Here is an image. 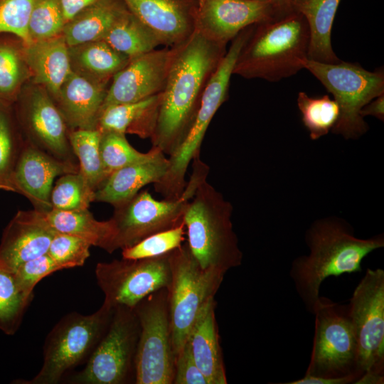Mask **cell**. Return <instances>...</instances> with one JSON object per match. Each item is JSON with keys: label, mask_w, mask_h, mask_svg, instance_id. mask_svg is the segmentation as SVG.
I'll use <instances>...</instances> for the list:
<instances>
[{"label": "cell", "mask_w": 384, "mask_h": 384, "mask_svg": "<svg viewBox=\"0 0 384 384\" xmlns=\"http://www.w3.org/2000/svg\"><path fill=\"white\" fill-rule=\"evenodd\" d=\"M226 45L198 32L177 46L161 92L152 147L170 156L178 148L197 113L203 90L223 57Z\"/></svg>", "instance_id": "cell-1"}, {"label": "cell", "mask_w": 384, "mask_h": 384, "mask_svg": "<svg viewBox=\"0 0 384 384\" xmlns=\"http://www.w3.org/2000/svg\"><path fill=\"white\" fill-rule=\"evenodd\" d=\"M309 254L297 257L289 275L306 309L313 314L320 295V287L329 277L361 271V262L370 253L384 247L378 235L362 239L341 220H318L306 233Z\"/></svg>", "instance_id": "cell-2"}, {"label": "cell", "mask_w": 384, "mask_h": 384, "mask_svg": "<svg viewBox=\"0 0 384 384\" xmlns=\"http://www.w3.org/2000/svg\"><path fill=\"white\" fill-rule=\"evenodd\" d=\"M309 45L306 21L291 6L252 26L237 58L233 75L270 82L291 77L304 69Z\"/></svg>", "instance_id": "cell-3"}, {"label": "cell", "mask_w": 384, "mask_h": 384, "mask_svg": "<svg viewBox=\"0 0 384 384\" xmlns=\"http://www.w3.org/2000/svg\"><path fill=\"white\" fill-rule=\"evenodd\" d=\"M233 206L207 180L183 215L188 250L201 269L223 276L239 267L242 253L231 221Z\"/></svg>", "instance_id": "cell-4"}, {"label": "cell", "mask_w": 384, "mask_h": 384, "mask_svg": "<svg viewBox=\"0 0 384 384\" xmlns=\"http://www.w3.org/2000/svg\"><path fill=\"white\" fill-rule=\"evenodd\" d=\"M252 26L241 31L232 41L217 68L209 79L201 97L197 113L183 141L169 156L165 175L154 183V190L164 199L181 196L187 181L186 174L190 164L200 155L201 144L212 119L228 96L233 69L240 51L247 39Z\"/></svg>", "instance_id": "cell-5"}, {"label": "cell", "mask_w": 384, "mask_h": 384, "mask_svg": "<svg viewBox=\"0 0 384 384\" xmlns=\"http://www.w3.org/2000/svg\"><path fill=\"white\" fill-rule=\"evenodd\" d=\"M312 314L314 334L304 376L284 384H338L339 378H360L356 341L347 307L320 296Z\"/></svg>", "instance_id": "cell-6"}, {"label": "cell", "mask_w": 384, "mask_h": 384, "mask_svg": "<svg viewBox=\"0 0 384 384\" xmlns=\"http://www.w3.org/2000/svg\"><path fill=\"white\" fill-rule=\"evenodd\" d=\"M209 172V166L198 155L192 161V172L179 198L158 201L144 190L115 207L110 218L115 234L110 253L131 247L149 235L181 224L186 206L199 185L207 180Z\"/></svg>", "instance_id": "cell-7"}, {"label": "cell", "mask_w": 384, "mask_h": 384, "mask_svg": "<svg viewBox=\"0 0 384 384\" xmlns=\"http://www.w3.org/2000/svg\"><path fill=\"white\" fill-rule=\"evenodd\" d=\"M303 68L318 79L338 104L340 115L333 133L346 139L365 134L368 125L360 112L370 100L384 94L383 68L369 71L357 63H326L308 58Z\"/></svg>", "instance_id": "cell-8"}, {"label": "cell", "mask_w": 384, "mask_h": 384, "mask_svg": "<svg viewBox=\"0 0 384 384\" xmlns=\"http://www.w3.org/2000/svg\"><path fill=\"white\" fill-rule=\"evenodd\" d=\"M356 341L358 369L355 384L384 383V270L368 268L347 306Z\"/></svg>", "instance_id": "cell-9"}, {"label": "cell", "mask_w": 384, "mask_h": 384, "mask_svg": "<svg viewBox=\"0 0 384 384\" xmlns=\"http://www.w3.org/2000/svg\"><path fill=\"white\" fill-rule=\"evenodd\" d=\"M114 309L102 304L95 312L82 315L71 312L48 333L43 345V362L39 372L24 384H56L66 372L88 358L111 319Z\"/></svg>", "instance_id": "cell-10"}, {"label": "cell", "mask_w": 384, "mask_h": 384, "mask_svg": "<svg viewBox=\"0 0 384 384\" xmlns=\"http://www.w3.org/2000/svg\"><path fill=\"white\" fill-rule=\"evenodd\" d=\"M169 263L167 299L176 358L198 314L208 300L215 297L225 276L201 269L186 243L169 253Z\"/></svg>", "instance_id": "cell-11"}, {"label": "cell", "mask_w": 384, "mask_h": 384, "mask_svg": "<svg viewBox=\"0 0 384 384\" xmlns=\"http://www.w3.org/2000/svg\"><path fill=\"white\" fill-rule=\"evenodd\" d=\"M134 310L139 325L134 358L136 384H173L175 356L172 347L167 289L142 299Z\"/></svg>", "instance_id": "cell-12"}, {"label": "cell", "mask_w": 384, "mask_h": 384, "mask_svg": "<svg viewBox=\"0 0 384 384\" xmlns=\"http://www.w3.org/2000/svg\"><path fill=\"white\" fill-rule=\"evenodd\" d=\"M139 325L134 309H114L108 326L85 367L70 380L75 384H124L134 381Z\"/></svg>", "instance_id": "cell-13"}, {"label": "cell", "mask_w": 384, "mask_h": 384, "mask_svg": "<svg viewBox=\"0 0 384 384\" xmlns=\"http://www.w3.org/2000/svg\"><path fill=\"white\" fill-rule=\"evenodd\" d=\"M169 253L152 258H122L97 263L95 274L105 295L103 303L112 309H134L148 295L167 288L171 281Z\"/></svg>", "instance_id": "cell-14"}, {"label": "cell", "mask_w": 384, "mask_h": 384, "mask_svg": "<svg viewBox=\"0 0 384 384\" xmlns=\"http://www.w3.org/2000/svg\"><path fill=\"white\" fill-rule=\"evenodd\" d=\"M291 6L267 0H198L195 30L226 45L245 28L267 21Z\"/></svg>", "instance_id": "cell-15"}, {"label": "cell", "mask_w": 384, "mask_h": 384, "mask_svg": "<svg viewBox=\"0 0 384 384\" xmlns=\"http://www.w3.org/2000/svg\"><path fill=\"white\" fill-rule=\"evenodd\" d=\"M176 48H156L129 60L112 78L101 111L110 105L138 102L161 93Z\"/></svg>", "instance_id": "cell-16"}, {"label": "cell", "mask_w": 384, "mask_h": 384, "mask_svg": "<svg viewBox=\"0 0 384 384\" xmlns=\"http://www.w3.org/2000/svg\"><path fill=\"white\" fill-rule=\"evenodd\" d=\"M78 170L72 161L27 146L20 151L13 172L14 192L28 198L36 210L46 212L52 209L50 195L55 177Z\"/></svg>", "instance_id": "cell-17"}, {"label": "cell", "mask_w": 384, "mask_h": 384, "mask_svg": "<svg viewBox=\"0 0 384 384\" xmlns=\"http://www.w3.org/2000/svg\"><path fill=\"white\" fill-rule=\"evenodd\" d=\"M56 233L43 212L18 210L3 231L0 265L14 272L22 263L47 253Z\"/></svg>", "instance_id": "cell-18"}, {"label": "cell", "mask_w": 384, "mask_h": 384, "mask_svg": "<svg viewBox=\"0 0 384 384\" xmlns=\"http://www.w3.org/2000/svg\"><path fill=\"white\" fill-rule=\"evenodd\" d=\"M164 47L185 42L194 32L198 0H122Z\"/></svg>", "instance_id": "cell-19"}, {"label": "cell", "mask_w": 384, "mask_h": 384, "mask_svg": "<svg viewBox=\"0 0 384 384\" xmlns=\"http://www.w3.org/2000/svg\"><path fill=\"white\" fill-rule=\"evenodd\" d=\"M108 81L71 70L56 97L58 109L70 126L77 129H97Z\"/></svg>", "instance_id": "cell-20"}, {"label": "cell", "mask_w": 384, "mask_h": 384, "mask_svg": "<svg viewBox=\"0 0 384 384\" xmlns=\"http://www.w3.org/2000/svg\"><path fill=\"white\" fill-rule=\"evenodd\" d=\"M215 307L216 302L213 297L198 314L185 344L209 384H227Z\"/></svg>", "instance_id": "cell-21"}, {"label": "cell", "mask_w": 384, "mask_h": 384, "mask_svg": "<svg viewBox=\"0 0 384 384\" xmlns=\"http://www.w3.org/2000/svg\"><path fill=\"white\" fill-rule=\"evenodd\" d=\"M24 111L30 131L45 151L59 159L72 161L73 151L65 120L47 94L35 91L25 105Z\"/></svg>", "instance_id": "cell-22"}, {"label": "cell", "mask_w": 384, "mask_h": 384, "mask_svg": "<svg viewBox=\"0 0 384 384\" xmlns=\"http://www.w3.org/2000/svg\"><path fill=\"white\" fill-rule=\"evenodd\" d=\"M168 166V158L161 153L152 159L120 168L95 191V201L117 207L134 197L144 186L159 182Z\"/></svg>", "instance_id": "cell-23"}, {"label": "cell", "mask_w": 384, "mask_h": 384, "mask_svg": "<svg viewBox=\"0 0 384 384\" xmlns=\"http://www.w3.org/2000/svg\"><path fill=\"white\" fill-rule=\"evenodd\" d=\"M26 60L36 81L57 97L72 70L70 50L63 36L33 41L26 46Z\"/></svg>", "instance_id": "cell-24"}, {"label": "cell", "mask_w": 384, "mask_h": 384, "mask_svg": "<svg viewBox=\"0 0 384 384\" xmlns=\"http://www.w3.org/2000/svg\"><path fill=\"white\" fill-rule=\"evenodd\" d=\"M341 0H292V7L303 15L309 30L307 58L326 63L341 61L331 46V29Z\"/></svg>", "instance_id": "cell-25"}, {"label": "cell", "mask_w": 384, "mask_h": 384, "mask_svg": "<svg viewBox=\"0 0 384 384\" xmlns=\"http://www.w3.org/2000/svg\"><path fill=\"white\" fill-rule=\"evenodd\" d=\"M161 98L159 93L138 102L110 105L101 111L97 129L150 139L156 127Z\"/></svg>", "instance_id": "cell-26"}, {"label": "cell", "mask_w": 384, "mask_h": 384, "mask_svg": "<svg viewBox=\"0 0 384 384\" xmlns=\"http://www.w3.org/2000/svg\"><path fill=\"white\" fill-rule=\"evenodd\" d=\"M127 10L122 0H97L65 23L63 32L68 46L102 40Z\"/></svg>", "instance_id": "cell-27"}, {"label": "cell", "mask_w": 384, "mask_h": 384, "mask_svg": "<svg viewBox=\"0 0 384 384\" xmlns=\"http://www.w3.org/2000/svg\"><path fill=\"white\" fill-rule=\"evenodd\" d=\"M43 213L55 232L82 238L92 246L99 247L110 253L115 234L111 219L99 221L88 209L61 210L52 208Z\"/></svg>", "instance_id": "cell-28"}, {"label": "cell", "mask_w": 384, "mask_h": 384, "mask_svg": "<svg viewBox=\"0 0 384 384\" xmlns=\"http://www.w3.org/2000/svg\"><path fill=\"white\" fill-rule=\"evenodd\" d=\"M129 60L161 46L155 33L127 10L102 38Z\"/></svg>", "instance_id": "cell-29"}, {"label": "cell", "mask_w": 384, "mask_h": 384, "mask_svg": "<svg viewBox=\"0 0 384 384\" xmlns=\"http://www.w3.org/2000/svg\"><path fill=\"white\" fill-rule=\"evenodd\" d=\"M72 58L78 68L90 78L110 80L129 61V58L117 51L103 40L95 41L71 47Z\"/></svg>", "instance_id": "cell-30"}, {"label": "cell", "mask_w": 384, "mask_h": 384, "mask_svg": "<svg viewBox=\"0 0 384 384\" xmlns=\"http://www.w3.org/2000/svg\"><path fill=\"white\" fill-rule=\"evenodd\" d=\"M100 137L98 129H75L68 136L72 151L79 159V171L95 191L107 179L100 154Z\"/></svg>", "instance_id": "cell-31"}, {"label": "cell", "mask_w": 384, "mask_h": 384, "mask_svg": "<svg viewBox=\"0 0 384 384\" xmlns=\"http://www.w3.org/2000/svg\"><path fill=\"white\" fill-rule=\"evenodd\" d=\"M33 296L18 286L14 272L0 265V330L8 336L18 330Z\"/></svg>", "instance_id": "cell-32"}, {"label": "cell", "mask_w": 384, "mask_h": 384, "mask_svg": "<svg viewBox=\"0 0 384 384\" xmlns=\"http://www.w3.org/2000/svg\"><path fill=\"white\" fill-rule=\"evenodd\" d=\"M161 153L163 152L156 147H151L146 153L140 152L129 143L125 134L101 132L100 154L107 178L120 168L152 159Z\"/></svg>", "instance_id": "cell-33"}, {"label": "cell", "mask_w": 384, "mask_h": 384, "mask_svg": "<svg viewBox=\"0 0 384 384\" xmlns=\"http://www.w3.org/2000/svg\"><path fill=\"white\" fill-rule=\"evenodd\" d=\"M297 102L302 121L313 140L327 134L338 122L340 115L338 104L327 95L311 97L304 92H299Z\"/></svg>", "instance_id": "cell-34"}, {"label": "cell", "mask_w": 384, "mask_h": 384, "mask_svg": "<svg viewBox=\"0 0 384 384\" xmlns=\"http://www.w3.org/2000/svg\"><path fill=\"white\" fill-rule=\"evenodd\" d=\"M95 193L79 170L62 175L51 191L52 208L61 210L88 209L90 203L95 201Z\"/></svg>", "instance_id": "cell-35"}, {"label": "cell", "mask_w": 384, "mask_h": 384, "mask_svg": "<svg viewBox=\"0 0 384 384\" xmlns=\"http://www.w3.org/2000/svg\"><path fill=\"white\" fill-rule=\"evenodd\" d=\"M16 42L0 33V101L15 98L23 78L22 53Z\"/></svg>", "instance_id": "cell-36"}, {"label": "cell", "mask_w": 384, "mask_h": 384, "mask_svg": "<svg viewBox=\"0 0 384 384\" xmlns=\"http://www.w3.org/2000/svg\"><path fill=\"white\" fill-rule=\"evenodd\" d=\"M183 222L178 225L147 236L137 244L122 250L124 259H145L160 257L178 248L185 240Z\"/></svg>", "instance_id": "cell-37"}, {"label": "cell", "mask_w": 384, "mask_h": 384, "mask_svg": "<svg viewBox=\"0 0 384 384\" xmlns=\"http://www.w3.org/2000/svg\"><path fill=\"white\" fill-rule=\"evenodd\" d=\"M65 25L59 0L34 1L28 23L32 41L57 36Z\"/></svg>", "instance_id": "cell-38"}, {"label": "cell", "mask_w": 384, "mask_h": 384, "mask_svg": "<svg viewBox=\"0 0 384 384\" xmlns=\"http://www.w3.org/2000/svg\"><path fill=\"white\" fill-rule=\"evenodd\" d=\"M91 244L86 240L66 233H56L47 253L63 270L82 267L90 257Z\"/></svg>", "instance_id": "cell-39"}, {"label": "cell", "mask_w": 384, "mask_h": 384, "mask_svg": "<svg viewBox=\"0 0 384 384\" xmlns=\"http://www.w3.org/2000/svg\"><path fill=\"white\" fill-rule=\"evenodd\" d=\"M35 0H0V33H11L26 46L33 41L28 23Z\"/></svg>", "instance_id": "cell-40"}, {"label": "cell", "mask_w": 384, "mask_h": 384, "mask_svg": "<svg viewBox=\"0 0 384 384\" xmlns=\"http://www.w3.org/2000/svg\"><path fill=\"white\" fill-rule=\"evenodd\" d=\"M0 101V189L13 191L12 176L19 155L13 134L10 116Z\"/></svg>", "instance_id": "cell-41"}, {"label": "cell", "mask_w": 384, "mask_h": 384, "mask_svg": "<svg viewBox=\"0 0 384 384\" xmlns=\"http://www.w3.org/2000/svg\"><path fill=\"white\" fill-rule=\"evenodd\" d=\"M63 268L46 253L20 265L14 272L20 288L28 295L33 296L36 285L46 276Z\"/></svg>", "instance_id": "cell-42"}, {"label": "cell", "mask_w": 384, "mask_h": 384, "mask_svg": "<svg viewBox=\"0 0 384 384\" xmlns=\"http://www.w3.org/2000/svg\"><path fill=\"white\" fill-rule=\"evenodd\" d=\"M173 384H209L186 344L175 358Z\"/></svg>", "instance_id": "cell-43"}, {"label": "cell", "mask_w": 384, "mask_h": 384, "mask_svg": "<svg viewBox=\"0 0 384 384\" xmlns=\"http://www.w3.org/2000/svg\"><path fill=\"white\" fill-rule=\"evenodd\" d=\"M97 0H59L65 23Z\"/></svg>", "instance_id": "cell-44"}, {"label": "cell", "mask_w": 384, "mask_h": 384, "mask_svg": "<svg viewBox=\"0 0 384 384\" xmlns=\"http://www.w3.org/2000/svg\"><path fill=\"white\" fill-rule=\"evenodd\" d=\"M362 117L373 116L380 120L384 119V94H382L367 103L361 110Z\"/></svg>", "instance_id": "cell-45"}, {"label": "cell", "mask_w": 384, "mask_h": 384, "mask_svg": "<svg viewBox=\"0 0 384 384\" xmlns=\"http://www.w3.org/2000/svg\"><path fill=\"white\" fill-rule=\"evenodd\" d=\"M280 4H291L292 0H267Z\"/></svg>", "instance_id": "cell-46"}]
</instances>
